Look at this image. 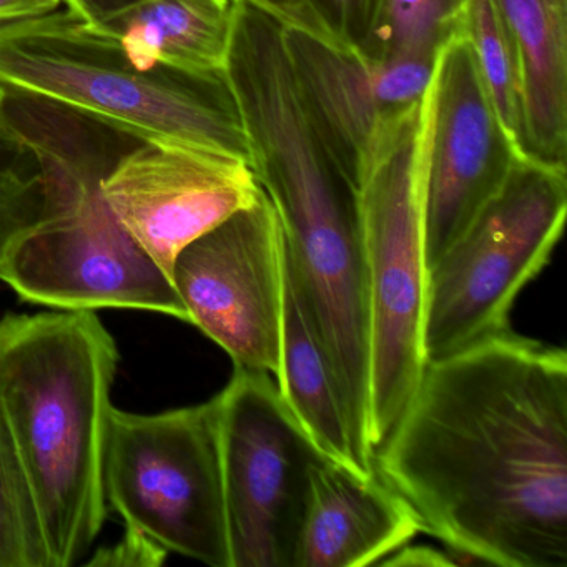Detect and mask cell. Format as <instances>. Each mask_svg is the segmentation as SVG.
I'll use <instances>...</instances> for the list:
<instances>
[{
    "label": "cell",
    "instance_id": "9a60e30c",
    "mask_svg": "<svg viewBox=\"0 0 567 567\" xmlns=\"http://www.w3.org/2000/svg\"><path fill=\"white\" fill-rule=\"evenodd\" d=\"M275 381L281 400L321 456L360 476H373L374 473L364 470L354 450L333 368L288 270L287 260L280 371Z\"/></svg>",
    "mask_w": 567,
    "mask_h": 567
},
{
    "label": "cell",
    "instance_id": "5bb4252c",
    "mask_svg": "<svg viewBox=\"0 0 567 567\" xmlns=\"http://www.w3.org/2000/svg\"><path fill=\"white\" fill-rule=\"evenodd\" d=\"M516 44L527 158L567 171V0H494Z\"/></svg>",
    "mask_w": 567,
    "mask_h": 567
},
{
    "label": "cell",
    "instance_id": "5b68a950",
    "mask_svg": "<svg viewBox=\"0 0 567 567\" xmlns=\"http://www.w3.org/2000/svg\"><path fill=\"white\" fill-rule=\"evenodd\" d=\"M431 94L371 158L358 182L370 305L368 443L377 453L410 401L424 360V174Z\"/></svg>",
    "mask_w": 567,
    "mask_h": 567
},
{
    "label": "cell",
    "instance_id": "6da1fadb",
    "mask_svg": "<svg viewBox=\"0 0 567 567\" xmlns=\"http://www.w3.org/2000/svg\"><path fill=\"white\" fill-rule=\"evenodd\" d=\"M374 473L456 556L567 567V353L511 328L424 363Z\"/></svg>",
    "mask_w": 567,
    "mask_h": 567
},
{
    "label": "cell",
    "instance_id": "9c48e42d",
    "mask_svg": "<svg viewBox=\"0 0 567 567\" xmlns=\"http://www.w3.org/2000/svg\"><path fill=\"white\" fill-rule=\"evenodd\" d=\"M172 281L188 323L224 348L235 368L277 380L284 327L285 240L260 188L250 207L184 248Z\"/></svg>",
    "mask_w": 567,
    "mask_h": 567
},
{
    "label": "cell",
    "instance_id": "cb8c5ba5",
    "mask_svg": "<svg viewBox=\"0 0 567 567\" xmlns=\"http://www.w3.org/2000/svg\"><path fill=\"white\" fill-rule=\"evenodd\" d=\"M62 0H0V25L58 11Z\"/></svg>",
    "mask_w": 567,
    "mask_h": 567
},
{
    "label": "cell",
    "instance_id": "603a6c76",
    "mask_svg": "<svg viewBox=\"0 0 567 567\" xmlns=\"http://www.w3.org/2000/svg\"><path fill=\"white\" fill-rule=\"evenodd\" d=\"M69 11L78 14L87 24L97 25L128 11L142 0H62Z\"/></svg>",
    "mask_w": 567,
    "mask_h": 567
},
{
    "label": "cell",
    "instance_id": "30bf717a",
    "mask_svg": "<svg viewBox=\"0 0 567 567\" xmlns=\"http://www.w3.org/2000/svg\"><path fill=\"white\" fill-rule=\"evenodd\" d=\"M430 94L424 174L426 271L499 192L523 158L497 118L463 32L437 54Z\"/></svg>",
    "mask_w": 567,
    "mask_h": 567
},
{
    "label": "cell",
    "instance_id": "ac0fdd59",
    "mask_svg": "<svg viewBox=\"0 0 567 567\" xmlns=\"http://www.w3.org/2000/svg\"><path fill=\"white\" fill-rule=\"evenodd\" d=\"M461 32L466 35L491 104L517 154L527 158L526 102L516 44L494 0H471Z\"/></svg>",
    "mask_w": 567,
    "mask_h": 567
},
{
    "label": "cell",
    "instance_id": "4fadbf2b",
    "mask_svg": "<svg viewBox=\"0 0 567 567\" xmlns=\"http://www.w3.org/2000/svg\"><path fill=\"white\" fill-rule=\"evenodd\" d=\"M417 533L413 511L377 473L360 476L320 456L310 470L295 567L373 566Z\"/></svg>",
    "mask_w": 567,
    "mask_h": 567
},
{
    "label": "cell",
    "instance_id": "3957f363",
    "mask_svg": "<svg viewBox=\"0 0 567 567\" xmlns=\"http://www.w3.org/2000/svg\"><path fill=\"white\" fill-rule=\"evenodd\" d=\"M0 122L44 157L59 212L0 274L22 300L55 310L135 308L188 323L172 278L132 240L102 184L147 138L51 99L0 84Z\"/></svg>",
    "mask_w": 567,
    "mask_h": 567
},
{
    "label": "cell",
    "instance_id": "e0dca14e",
    "mask_svg": "<svg viewBox=\"0 0 567 567\" xmlns=\"http://www.w3.org/2000/svg\"><path fill=\"white\" fill-rule=\"evenodd\" d=\"M59 212L44 157L0 122V274L16 250Z\"/></svg>",
    "mask_w": 567,
    "mask_h": 567
},
{
    "label": "cell",
    "instance_id": "7402d4cb",
    "mask_svg": "<svg viewBox=\"0 0 567 567\" xmlns=\"http://www.w3.org/2000/svg\"><path fill=\"white\" fill-rule=\"evenodd\" d=\"M168 550L141 530L125 526L124 536L111 547H102L85 566L158 567L167 560Z\"/></svg>",
    "mask_w": 567,
    "mask_h": 567
},
{
    "label": "cell",
    "instance_id": "8fae6325",
    "mask_svg": "<svg viewBox=\"0 0 567 567\" xmlns=\"http://www.w3.org/2000/svg\"><path fill=\"white\" fill-rule=\"evenodd\" d=\"M102 192L132 240L172 278L177 255L254 205L260 185L241 158L145 141L115 165Z\"/></svg>",
    "mask_w": 567,
    "mask_h": 567
},
{
    "label": "cell",
    "instance_id": "277c9868",
    "mask_svg": "<svg viewBox=\"0 0 567 567\" xmlns=\"http://www.w3.org/2000/svg\"><path fill=\"white\" fill-rule=\"evenodd\" d=\"M0 84L94 115L147 141L248 162L247 135L227 72L142 69L117 39L72 11L0 25Z\"/></svg>",
    "mask_w": 567,
    "mask_h": 567
},
{
    "label": "cell",
    "instance_id": "7c38bea8",
    "mask_svg": "<svg viewBox=\"0 0 567 567\" xmlns=\"http://www.w3.org/2000/svg\"><path fill=\"white\" fill-rule=\"evenodd\" d=\"M281 31L311 122L358 190L371 158L423 101L436 61H386Z\"/></svg>",
    "mask_w": 567,
    "mask_h": 567
},
{
    "label": "cell",
    "instance_id": "ba28073f",
    "mask_svg": "<svg viewBox=\"0 0 567 567\" xmlns=\"http://www.w3.org/2000/svg\"><path fill=\"white\" fill-rule=\"evenodd\" d=\"M217 404L231 567H295L321 454L271 374L235 368Z\"/></svg>",
    "mask_w": 567,
    "mask_h": 567
},
{
    "label": "cell",
    "instance_id": "d4e9b609",
    "mask_svg": "<svg viewBox=\"0 0 567 567\" xmlns=\"http://www.w3.org/2000/svg\"><path fill=\"white\" fill-rule=\"evenodd\" d=\"M381 564L384 566H446L447 564L450 566V564H456V560L451 559L450 554L444 556L430 547L403 546Z\"/></svg>",
    "mask_w": 567,
    "mask_h": 567
},
{
    "label": "cell",
    "instance_id": "8992f818",
    "mask_svg": "<svg viewBox=\"0 0 567 567\" xmlns=\"http://www.w3.org/2000/svg\"><path fill=\"white\" fill-rule=\"evenodd\" d=\"M567 217V171L516 162L496 195L426 271L424 360L509 328L517 295L549 264Z\"/></svg>",
    "mask_w": 567,
    "mask_h": 567
},
{
    "label": "cell",
    "instance_id": "ffe728a7",
    "mask_svg": "<svg viewBox=\"0 0 567 567\" xmlns=\"http://www.w3.org/2000/svg\"><path fill=\"white\" fill-rule=\"evenodd\" d=\"M281 29L303 32L333 48L360 51L381 0H245Z\"/></svg>",
    "mask_w": 567,
    "mask_h": 567
},
{
    "label": "cell",
    "instance_id": "7a4b0ae2",
    "mask_svg": "<svg viewBox=\"0 0 567 567\" xmlns=\"http://www.w3.org/2000/svg\"><path fill=\"white\" fill-rule=\"evenodd\" d=\"M117 367V344L95 310L0 320V423L38 511L48 567L78 564L104 526Z\"/></svg>",
    "mask_w": 567,
    "mask_h": 567
},
{
    "label": "cell",
    "instance_id": "44dd1931",
    "mask_svg": "<svg viewBox=\"0 0 567 567\" xmlns=\"http://www.w3.org/2000/svg\"><path fill=\"white\" fill-rule=\"evenodd\" d=\"M0 567H48L31 491L0 423Z\"/></svg>",
    "mask_w": 567,
    "mask_h": 567
},
{
    "label": "cell",
    "instance_id": "52a82bcc",
    "mask_svg": "<svg viewBox=\"0 0 567 567\" xmlns=\"http://www.w3.org/2000/svg\"><path fill=\"white\" fill-rule=\"evenodd\" d=\"M104 486L125 526L168 553L231 567L217 396L157 414L112 408Z\"/></svg>",
    "mask_w": 567,
    "mask_h": 567
},
{
    "label": "cell",
    "instance_id": "2e32d148",
    "mask_svg": "<svg viewBox=\"0 0 567 567\" xmlns=\"http://www.w3.org/2000/svg\"><path fill=\"white\" fill-rule=\"evenodd\" d=\"M235 0H142L92 25L117 39L135 65L162 64L195 74L227 72Z\"/></svg>",
    "mask_w": 567,
    "mask_h": 567
},
{
    "label": "cell",
    "instance_id": "d6986e66",
    "mask_svg": "<svg viewBox=\"0 0 567 567\" xmlns=\"http://www.w3.org/2000/svg\"><path fill=\"white\" fill-rule=\"evenodd\" d=\"M471 0H381L360 52L377 59L436 61L460 34Z\"/></svg>",
    "mask_w": 567,
    "mask_h": 567
}]
</instances>
